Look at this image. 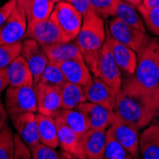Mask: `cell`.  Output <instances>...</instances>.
<instances>
[{
	"label": "cell",
	"mask_w": 159,
	"mask_h": 159,
	"mask_svg": "<svg viewBox=\"0 0 159 159\" xmlns=\"http://www.w3.org/2000/svg\"><path fill=\"white\" fill-rule=\"evenodd\" d=\"M89 1L93 11L103 19L114 16L118 0H89Z\"/></svg>",
	"instance_id": "33"
},
{
	"label": "cell",
	"mask_w": 159,
	"mask_h": 159,
	"mask_svg": "<svg viewBox=\"0 0 159 159\" xmlns=\"http://www.w3.org/2000/svg\"><path fill=\"white\" fill-rule=\"evenodd\" d=\"M122 1L127 2L128 4H129V5H132V6L136 8L137 6H139L143 2V0H122Z\"/></svg>",
	"instance_id": "45"
},
{
	"label": "cell",
	"mask_w": 159,
	"mask_h": 159,
	"mask_svg": "<svg viewBox=\"0 0 159 159\" xmlns=\"http://www.w3.org/2000/svg\"><path fill=\"white\" fill-rule=\"evenodd\" d=\"M54 6L51 0H33L26 10L28 26L50 19Z\"/></svg>",
	"instance_id": "24"
},
{
	"label": "cell",
	"mask_w": 159,
	"mask_h": 159,
	"mask_svg": "<svg viewBox=\"0 0 159 159\" xmlns=\"http://www.w3.org/2000/svg\"><path fill=\"white\" fill-rule=\"evenodd\" d=\"M21 56L27 61L34 76V87L39 83L42 73L49 63V58L43 48L36 41L27 38L22 41Z\"/></svg>",
	"instance_id": "11"
},
{
	"label": "cell",
	"mask_w": 159,
	"mask_h": 159,
	"mask_svg": "<svg viewBox=\"0 0 159 159\" xmlns=\"http://www.w3.org/2000/svg\"><path fill=\"white\" fill-rule=\"evenodd\" d=\"M10 87H23L34 85V76L27 61L21 55L11 63L6 69Z\"/></svg>",
	"instance_id": "19"
},
{
	"label": "cell",
	"mask_w": 159,
	"mask_h": 159,
	"mask_svg": "<svg viewBox=\"0 0 159 159\" xmlns=\"http://www.w3.org/2000/svg\"><path fill=\"white\" fill-rule=\"evenodd\" d=\"M61 110L77 109L81 104L87 102L83 86L66 82L61 88Z\"/></svg>",
	"instance_id": "23"
},
{
	"label": "cell",
	"mask_w": 159,
	"mask_h": 159,
	"mask_svg": "<svg viewBox=\"0 0 159 159\" xmlns=\"http://www.w3.org/2000/svg\"><path fill=\"white\" fill-rule=\"evenodd\" d=\"M22 52V42L0 45V70L6 69Z\"/></svg>",
	"instance_id": "31"
},
{
	"label": "cell",
	"mask_w": 159,
	"mask_h": 159,
	"mask_svg": "<svg viewBox=\"0 0 159 159\" xmlns=\"http://www.w3.org/2000/svg\"><path fill=\"white\" fill-rule=\"evenodd\" d=\"M45 51L49 61L54 63H62L69 60L84 59L82 53L75 42H66L42 47Z\"/></svg>",
	"instance_id": "21"
},
{
	"label": "cell",
	"mask_w": 159,
	"mask_h": 159,
	"mask_svg": "<svg viewBox=\"0 0 159 159\" xmlns=\"http://www.w3.org/2000/svg\"><path fill=\"white\" fill-rule=\"evenodd\" d=\"M51 18L59 27L68 42H73L77 37L83 23L82 14L69 2L56 3Z\"/></svg>",
	"instance_id": "5"
},
{
	"label": "cell",
	"mask_w": 159,
	"mask_h": 159,
	"mask_svg": "<svg viewBox=\"0 0 159 159\" xmlns=\"http://www.w3.org/2000/svg\"><path fill=\"white\" fill-rule=\"evenodd\" d=\"M14 154V134L7 124L0 132V159H12Z\"/></svg>",
	"instance_id": "30"
},
{
	"label": "cell",
	"mask_w": 159,
	"mask_h": 159,
	"mask_svg": "<svg viewBox=\"0 0 159 159\" xmlns=\"http://www.w3.org/2000/svg\"><path fill=\"white\" fill-rule=\"evenodd\" d=\"M37 112L56 117L61 111V88L39 82L35 87Z\"/></svg>",
	"instance_id": "10"
},
{
	"label": "cell",
	"mask_w": 159,
	"mask_h": 159,
	"mask_svg": "<svg viewBox=\"0 0 159 159\" xmlns=\"http://www.w3.org/2000/svg\"><path fill=\"white\" fill-rule=\"evenodd\" d=\"M52 2H53L54 4H56V3H58V2H60V1H64V0H51Z\"/></svg>",
	"instance_id": "46"
},
{
	"label": "cell",
	"mask_w": 159,
	"mask_h": 159,
	"mask_svg": "<svg viewBox=\"0 0 159 159\" xmlns=\"http://www.w3.org/2000/svg\"><path fill=\"white\" fill-rule=\"evenodd\" d=\"M113 17L120 19L122 22L129 26H132L135 29H138V30L146 32L145 25H144L142 17L136 8L128 4L127 2L122 1V0H118Z\"/></svg>",
	"instance_id": "25"
},
{
	"label": "cell",
	"mask_w": 159,
	"mask_h": 159,
	"mask_svg": "<svg viewBox=\"0 0 159 159\" xmlns=\"http://www.w3.org/2000/svg\"><path fill=\"white\" fill-rule=\"evenodd\" d=\"M81 149L87 159H104L107 131L90 129L80 137Z\"/></svg>",
	"instance_id": "16"
},
{
	"label": "cell",
	"mask_w": 159,
	"mask_h": 159,
	"mask_svg": "<svg viewBox=\"0 0 159 159\" xmlns=\"http://www.w3.org/2000/svg\"><path fill=\"white\" fill-rule=\"evenodd\" d=\"M5 108L9 115L37 111V101L34 87H8L5 94Z\"/></svg>",
	"instance_id": "4"
},
{
	"label": "cell",
	"mask_w": 159,
	"mask_h": 159,
	"mask_svg": "<svg viewBox=\"0 0 159 159\" xmlns=\"http://www.w3.org/2000/svg\"><path fill=\"white\" fill-rule=\"evenodd\" d=\"M30 149L33 159H60L59 154L56 152L55 149L48 147L42 143H38Z\"/></svg>",
	"instance_id": "34"
},
{
	"label": "cell",
	"mask_w": 159,
	"mask_h": 159,
	"mask_svg": "<svg viewBox=\"0 0 159 159\" xmlns=\"http://www.w3.org/2000/svg\"><path fill=\"white\" fill-rule=\"evenodd\" d=\"M106 41L110 47L113 59L120 70L128 75H134L137 62L136 52L134 50L117 42L116 40H114L111 36L108 29H106Z\"/></svg>",
	"instance_id": "15"
},
{
	"label": "cell",
	"mask_w": 159,
	"mask_h": 159,
	"mask_svg": "<svg viewBox=\"0 0 159 159\" xmlns=\"http://www.w3.org/2000/svg\"><path fill=\"white\" fill-rule=\"evenodd\" d=\"M59 157H60V159H87V158H81V157L75 156V155L70 154L67 152H64V151H61Z\"/></svg>",
	"instance_id": "42"
},
{
	"label": "cell",
	"mask_w": 159,
	"mask_h": 159,
	"mask_svg": "<svg viewBox=\"0 0 159 159\" xmlns=\"http://www.w3.org/2000/svg\"><path fill=\"white\" fill-rule=\"evenodd\" d=\"M58 65L63 71L67 82L85 86L93 76L84 59L69 60L59 63Z\"/></svg>",
	"instance_id": "20"
},
{
	"label": "cell",
	"mask_w": 159,
	"mask_h": 159,
	"mask_svg": "<svg viewBox=\"0 0 159 159\" xmlns=\"http://www.w3.org/2000/svg\"><path fill=\"white\" fill-rule=\"evenodd\" d=\"M145 132L151 137V139L159 147V123H152Z\"/></svg>",
	"instance_id": "38"
},
{
	"label": "cell",
	"mask_w": 159,
	"mask_h": 159,
	"mask_svg": "<svg viewBox=\"0 0 159 159\" xmlns=\"http://www.w3.org/2000/svg\"><path fill=\"white\" fill-rule=\"evenodd\" d=\"M106 40L104 19L95 11L83 16L81 30L75 40L79 48L84 61L88 65L92 75L94 74L99 52Z\"/></svg>",
	"instance_id": "2"
},
{
	"label": "cell",
	"mask_w": 159,
	"mask_h": 159,
	"mask_svg": "<svg viewBox=\"0 0 159 159\" xmlns=\"http://www.w3.org/2000/svg\"><path fill=\"white\" fill-rule=\"evenodd\" d=\"M55 122L57 128V138H58V144L61 151L67 152L77 157L85 158L81 149L80 136L68 127L59 115L55 117Z\"/></svg>",
	"instance_id": "18"
},
{
	"label": "cell",
	"mask_w": 159,
	"mask_h": 159,
	"mask_svg": "<svg viewBox=\"0 0 159 159\" xmlns=\"http://www.w3.org/2000/svg\"><path fill=\"white\" fill-rule=\"evenodd\" d=\"M137 62L131 78L143 90L156 95L159 93V41L152 38L137 52Z\"/></svg>",
	"instance_id": "3"
},
{
	"label": "cell",
	"mask_w": 159,
	"mask_h": 159,
	"mask_svg": "<svg viewBox=\"0 0 159 159\" xmlns=\"http://www.w3.org/2000/svg\"><path fill=\"white\" fill-rule=\"evenodd\" d=\"M35 120L37 124V131L40 143L44 145L56 149L59 146L57 138V128L55 118L48 115L37 112L35 114Z\"/></svg>",
	"instance_id": "22"
},
{
	"label": "cell",
	"mask_w": 159,
	"mask_h": 159,
	"mask_svg": "<svg viewBox=\"0 0 159 159\" xmlns=\"http://www.w3.org/2000/svg\"><path fill=\"white\" fill-rule=\"evenodd\" d=\"M104 159H135L107 129V143Z\"/></svg>",
	"instance_id": "29"
},
{
	"label": "cell",
	"mask_w": 159,
	"mask_h": 159,
	"mask_svg": "<svg viewBox=\"0 0 159 159\" xmlns=\"http://www.w3.org/2000/svg\"><path fill=\"white\" fill-rule=\"evenodd\" d=\"M64 1L69 2L70 5H73L82 14V16L92 11H94L89 0H64Z\"/></svg>",
	"instance_id": "37"
},
{
	"label": "cell",
	"mask_w": 159,
	"mask_h": 159,
	"mask_svg": "<svg viewBox=\"0 0 159 159\" xmlns=\"http://www.w3.org/2000/svg\"><path fill=\"white\" fill-rule=\"evenodd\" d=\"M108 30L114 40L134 50L135 52L146 46L152 39L146 32L129 26L116 17H113L109 21Z\"/></svg>",
	"instance_id": "6"
},
{
	"label": "cell",
	"mask_w": 159,
	"mask_h": 159,
	"mask_svg": "<svg viewBox=\"0 0 159 159\" xmlns=\"http://www.w3.org/2000/svg\"><path fill=\"white\" fill-rule=\"evenodd\" d=\"M16 0H8L4 5L0 7V27L7 21L13 10L16 9Z\"/></svg>",
	"instance_id": "36"
},
{
	"label": "cell",
	"mask_w": 159,
	"mask_h": 159,
	"mask_svg": "<svg viewBox=\"0 0 159 159\" xmlns=\"http://www.w3.org/2000/svg\"><path fill=\"white\" fill-rule=\"evenodd\" d=\"M87 101L114 111L117 93L100 78L93 75L90 81L83 86Z\"/></svg>",
	"instance_id": "13"
},
{
	"label": "cell",
	"mask_w": 159,
	"mask_h": 159,
	"mask_svg": "<svg viewBox=\"0 0 159 159\" xmlns=\"http://www.w3.org/2000/svg\"><path fill=\"white\" fill-rule=\"evenodd\" d=\"M77 109L85 114L90 128L93 129L107 131L117 120V116L114 111H111L103 106L88 102V101L81 104Z\"/></svg>",
	"instance_id": "14"
},
{
	"label": "cell",
	"mask_w": 159,
	"mask_h": 159,
	"mask_svg": "<svg viewBox=\"0 0 159 159\" xmlns=\"http://www.w3.org/2000/svg\"><path fill=\"white\" fill-rule=\"evenodd\" d=\"M140 154L142 159H159V147L145 131L140 135Z\"/></svg>",
	"instance_id": "32"
},
{
	"label": "cell",
	"mask_w": 159,
	"mask_h": 159,
	"mask_svg": "<svg viewBox=\"0 0 159 159\" xmlns=\"http://www.w3.org/2000/svg\"><path fill=\"white\" fill-rule=\"evenodd\" d=\"M39 82L46 85L57 87V88H62L67 81L59 65L57 63L49 61L44 71L42 73Z\"/></svg>",
	"instance_id": "27"
},
{
	"label": "cell",
	"mask_w": 159,
	"mask_h": 159,
	"mask_svg": "<svg viewBox=\"0 0 159 159\" xmlns=\"http://www.w3.org/2000/svg\"><path fill=\"white\" fill-rule=\"evenodd\" d=\"M147 30L155 36H159V8H146L140 4L136 7Z\"/></svg>",
	"instance_id": "28"
},
{
	"label": "cell",
	"mask_w": 159,
	"mask_h": 159,
	"mask_svg": "<svg viewBox=\"0 0 159 159\" xmlns=\"http://www.w3.org/2000/svg\"><path fill=\"white\" fill-rule=\"evenodd\" d=\"M114 112L118 119L138 129H144L155 116V95L143 90L129 77L122 83L116 94Z\"/></svg>",
	"instance_id": "1"
},
{
	"label": "cell",
	"mask_w": 159,
	"mask_h": 159,
	"mask_svg": "<svg viewBox=\"0 0 159 159\" xmlns=\"http://www.w3.org/2000/svg\"><path fill=\"white\" fill-rule=\"evenodd\" d=\"M8 111L3 104L1 97H0V132L4 129V127L8 124Z\"/></svg>",
	"instance_id": "39"
},
{
	"label": "cell",
	"mask_w": 159,
	"mask_h": 159,
	"mask_svg": "<svg viewBox=\"0 0 159 159\" xmlns=\"http://www.w3.org/2000/svg\"><path fill=\"white\" fill-rule=\"evenodd\" d=\"M12 159H33L30 147H28L17 134H14V154Z\"/></svg>",
	"instance_id": "35"
},
{
	"label": "cell",
	"mask_w": 159,
	"mask_h": 159,
	"mask_svg": "<svg viewBox=\"0 0 159 159\" xmlns=\"http://www.w3.org/2000/svg\"><path fill=\"white\" fill-rule=\"evenodd\" d=\"M27 38L34 39L41 47L68 42L59 27L51 17L46 21L28 26L24 39Z\"/></svg>",
	"instance_id": "9"
},
{
	"label": "cell",
	"mask_w": 159,
	"mask_h": 159,
	"mask_svg": "<svg viewBox=\"0 0 159 159\" xmlns=\"http://www.w3.org/2000/svg\"><path fill=\"white\" fill-rule=\"evenodd\" d=\"M32 1H33V0H16L17 5L21 6L25 10V11L28 9V7L30 6V4L32 3Z\"/></svg>",
	"instance_id": "44"
},
{
	"label": "cell",
	"mask_w": 159,
	"mask_h": 159,
	"mask_svg": "<svg viewBox=\"0 0 159 159\" xmlns=\"http://www.w3.org/2000/svg\"><path fill=\"white\" fill-rule=\"evenodd\" d=\"M141 4L146 8H159V0H143Z\"/></svg>",
	"instance_id": "41"
},
{
	"label": "cell",
	"mask_w": 159,
	"mask_h": 159,
	"mask_svg": "<svg viewBox=\"0 0 159 159\" xmlns=\"http://www.w3.org/2000/svg\"><path fill=\"white\" fill-rule=\"evenodd\" d=\"M63 121L80 137L91 129L85 114L78 109L61 110L58 113Z\"/></svg>",
	"instance_id": "26"
},
{
	"label": "cell",
	"mask_w": 159,
	"mask_h": 159,
	"mask_svg": "<svg viewBox=\"0 0 159 159\" xmlns=\"http://www.w3.org/2000/svg\"><path fill=\"white\" fill-rule=\"evenodd\" d=\"M11 118L16 134L28 147L31 148L40 143L35 114L34 112L17 114L11 116Z\"/></svg>",
	"instance_id": "17"
},
{
	"label": "cell",
	"mask_w": 159,
	"mask_h": 159,
	"mask_svg": "<svg viewBox=\"0 0 159 159\" xmlns=\"http://www.w3.org/2000/svg\"><path fill=\"white\" fill-rule=\"evenodd\" d=\"M9 87V80L6 75L5 69L0 70V93Z\"/></svg>",
	"instance_id": "40"
},
{
	"label": "cell",
	"mask_w": 159,
	"mask_h": 159,
	"mask_svg": "<svg viewBox=\"0 0 159 159\" xmlns=\"http://www.w3.org/2000/svg\"><path fill=\"white\" fill-rule=\"evenodd\" d=\"M27 28L26 11L21 6L16 5L7 21L0 27V45L22 42Z\"/></svg>",
	"instance_id": "8"
},
{
	"label": "cell",
	"mask_w": 159,
	"mask_h": 159,
	"mask_svg": "<svg viewBox=\"0 0 159 159\" xmlns=\"http://www.w3.org/2000/svg\"><path fill=\"white\" fill-rule=\"evenodd\" d=\"M93 75L103 80L116 93L119 92L122 87L121 70L115 63L106 40L99 52L95 71Z\"/></svg>",
	"instance_id": "7"
},
{
	"label": "cell",
	"mask_w": 159,
	"mask_h": 159,
	"mask_svg": "<svg viewBox=\"0 0 159 159\" xmlns=\"http://www.w3.org/2000/svg\"><path fill=\"white\" fill-rule=\"evenodd\" d=\"M108 131L135 159H140V134L137 128L117 118Z\"/></svg>",
	"instance_id": "12"
},
{
	"label": "cell",
	"mask_w": 159,
	"mask_h": 159,
	"mask_svg": "<svg viewBox=\"0 0 159 159\" xmlns=\"http://www.w3.org/2000/svg\"><path fill=\"white\" fill-rule=\"evenodd\" d=\"M155 102H156V112L152 123H159V93L155 95Z\"/></svg>",
	"instance_id": "43"
}]
</instances>
